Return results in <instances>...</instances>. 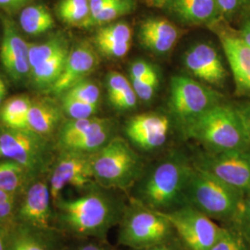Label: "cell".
Instances as JSON below:
<instances>
[{
  "mask_svg": "<svg viewBox=\"0 0 250 250\" xmlns=\"http://www.w3.org/2000/svg\"><path fill=\"white\" fill-rule=\"evenodd\" d=\"M222 20H232L250 4V0H217Z\"/></svg>",
  "mask_w": 250,
  "mask_h": 250,
  "instance_id": "obj_38",
  "label": "cell"
},
{
  "mask_svg": "<svg viewBox=\"0 0 250 250\" xmlns=\"http://www.w3.org/2000/svg\"><path fill=\"white\" fill-rule=\"evenodd\" d=\"M99 64V55L95 47L89 43L81 42L70 50L60 78L48 92L62 96L81 81L87 79Z\"/></svg>",
  "mask_w": 250,
  "mask_h": 250,
  "instance_id": "obj_16",
  "label": "cell"
},
{
  "mask_svg": "<svg viewBox=\"0 0 250 250\" xmlns=\"http://www.w3.org/2000/svg\"><path fill=\"white\" fill-rule=\"evenodd\" d=\"M156 68L152 65L151 63L145 61V60H138L132 63L130 67V79L131 83L134 81L140 80L147 74L155 70Z\"/></svg>",
  "mask_w": 250,
  "mask_h": 250,
  "instance_id": "obj_39",
  "label": "cell"
},
{
  "mask_svg": "<svg viewBox=\"0 0 250 250\" xmlns=\"http://www.w3.org/2000/svg\"><path fill=\"white\" fill-rule=\"evenodd\" d=\"M58 15L67 24L85 28L89 21V0H61Z\"/></svg>",
  "mask_w": 250,
  "mask_h": 250,
  "instance_id": "obj_28",
  "label": "cell"
},
{
  "mask_svg": "<svg viewBox=\"0 0 250 250\" xmlns=\"http://www.w3.org/2000/svg\"><path fill=\"white\" fill-rule=\"evenodd\" d=\"M217 34L231 67L237 89L250 93V46L242 40L238 32L220 29Z\"/></svg>",
  "mask_w": 250,
  "mask_h": 250,
  "instance_id": "obj_18",
  "label": "cell"
},
{
  "mask_svg": "<svg viewBox=\"0 0 250 250\" xmlns=\"http://www.w3.org/2000/svg\"><path fill=\"white\" fill-rule=\"evenodd\" d=\"M135 9L134 0H113L99 13L89 19L85 28L102 26L118 18L130 14Z\"/></svg>",
  "mask_w": 250,
  "mask_h": 250,
  "instance_id": "obj_29",
  "label": "cell"
},
{
  "mask_svg": "<svg viewBox=\"0 0 250 250\" xmlns=\"http://www.w3.org/2000/svg\"><path fill=\"white\" fill-rule=\"evenodd\" d=\"M178 37L177 27L169 20L160 17L145 20L138 30V40L141 45L159 55L170 52Z\"/></svg>",
  "mask_w": 250,
  "mask_h": 250,
  "instance_id": "obj_21",
  "label": "cell"
},
{
  "mask_svg": "<svg viewBox=\"0 0 250 250\" xmlns=\"http://www.w3.org/2000/svg\"><path fill=\"white\" fill-rule=\"evenodd\" d=\"M92 154L60 151L50 169L48 184L52 201L62 197L64 188L72 187L83 192L98 186L93 177Z\"/></svg>",
  "mask_w": 250,
  "mask_h": 250,
  "instance_id": "obj_12",
  "label": "cell"
},
{
  "mask_svg": "<svg viewBox=\"0 0 250 250\" xmlns=\"http://www.w3.org/2000/svg\"><path fill=\"white\" fill-rule=\"evenodd\" d=\"M33 101L26 96H16L6 100L0 108L3 127L10 129H29L28 116Z\"/></svg>",
  "mask_w": 250,
  "mask_h": 250,
  "instance_id": "obj_26",
  "label": "cell"
},
{
  "mask_svg": "<svg viewBox=\"0 0 250 250\" xmlns=\"http://www.w3.org/2000/svg\"><path fill=\"white\" fill-rule=\"evenodd\" d=\"M181 132L208 153L250 150V140L236 107L224 102L189 123Z\"/></svg>",
  "mask_w": 250,
  "mask_h": 250,
  "instance_id": "obj_3",
  "label": "cell"
},
{
  "mask_svg": "<svg viewBox=\"0 0 250 250\" xmlns=\"http://www.w3.org/2000/svg\"><path fill=\"white\" fill-rule=\"evenodd\" d=\"M0 80H1V78H0Z\"/></svg>",
  "mask_w": 250,
  "mask_h": 250,
  "instance_id": "obj_49",
  "label": "cell"
},
{
  "mask_svg": "<svg viewBox=\"0 0 250 250\" xmlns=\"http://www.w3.org/2000/svg\"><path fill=\"white\" fill-rule=\"evenodd\" d=\"M164 8L188 25L214 26L223 21L217 0H169Z\"/></svg>",
  "mask_w": 250,
  "mask_h": 250,
  "instance_id": "obj_19",
  "label": "cell"
},
{
  "mask_svg": "<svg viewBox=\"0 0 250 250\" xmlns=\"http://www.w3.org/2000/svg\"><path fill=\"white\" fill-rule=\"evenodd\" d=\"M48 180H32L19 197L15 224L37 229H54V207Z\"/></svg>",
  "mask_w": 250,
  "mask_h": 250,
  "instance_id": "obj_13",
  "label": "cell"
},
{
  "mask_svg": "<svg viewBox=\"0 0 250 250\" xmlns=\"http://www.w3.org/2000/svg\"><path fill=\"white\" fill-rule=\"evenodd\" d=\"M20 26L29 36H38L55 26L53 16L43 5H28L19 17Z\"/></svg>",
  "mask_w": 250,
  "mask_h": 250,
  "instance_id": "obj_25",
  "label": "cell"
},
{
  "mask_svg": "<svg viewBox=\"0 0 250 250\" xmlns=\"http://www.w3.org/2000/svg\"><path fill=\"white\" fill-rule=\"evenodd\" d=\"M113 0H89L90 12L91 16L96 15L99 13L100 10L104 9L109 3H111Z\"/></svg>",
  "mask_w": 250,
  "mask_h": 250,
  "instance_id": "obj_44",
  "label": "cell"
},
{
  "mask_svg": "<svg viewBox=\"0 0 250 250\" xmlns=\"http://www.w3.org/2000/svg\"><path fill=\"white\" fill-rule=\"evenodd\" d=\"M222 102L216 90L193 78L175 75L170 79L169 107L180 130Z\"/></svg>",
  "mask_w": 250,
  "mask_h": 250,
  "instance_id": "obj_8",
  "label": "cell"
},
{
  "mask_svg": "<svg viewBox=\"0 0 250 250\" xmlns=\"http://www.w3.org/2000/svg\"><path fill=\"white\" fill-rule=\"evenodd\" d=\"M161 213L169 221L179 241L188 250H210L224 232V225H219L188 204Z\"/></svg>",
  "mask_w": 250,
  "mask_h": 250,
  "instance_id": "obj_10",
  "label": "cell"
},
{
  "mask_svg": "<svg viewBox=\"0 0 250 250\" xmlns=\"http://www.w3.org/2000/svg\"><path fill=\"white\" fill-rule=\"evenodd\" d=\"M240 118H241L242 123L245 127L246 133L249 137L250 143V101L248 102H243L241 104H238L235 106Z\"/></svg>",
  "mask_w": 250,
  "mask_h": 250,
  "instance_id": "obj_40",
  "label": "cell"
},
{
  "mask_svg": "<svg viewBox=\"0 0 250 250\" xmlns=\"http://www.w3.org/2000/svg\"><path fill=\"white\" fill-rule=\"evenodd\" d=\"M60 232L14 224L9 228V250H65Z\"/></svg>",
  "mask_w": 250,
  "mask_h": 250,
  "instance_id": "obj_20",
  "label": "cell"
},
{
  "mask_svg": "<svg viewBox=\"0 0 250 250\" xmlns=\"http://www.w3.org/2000/svg\"><path fill=\"white\" fill-rule=\"evenodd\" d=\"M31 181L26 170L16 161H0V190L21 195Z\"/></svg>",
  "mask_w": 250,
  "mask_h": 250,
  "instance_id": "obj_27",
  "label": "cell"
},
{
  "mask_svg": "<svg viewBox=\"0 0 250 250\" xmlns=\"http://www.w3.org/2000/svg\"><path fill=\"white\" fill-rule=\"evenodd\" d=\"M209 250H250V245L234 227L224 225L222 235Z\"/></svg>",
  "mask_w": 250,
  "mask_h": 250,
  "instance_id": "obj_32",
  "label": "cell"
},
{
  "mask_svg": "<svg viewBox=\"0 0 250 250\" xmlns=\"http://www.w3.org/2000/svg\"><path fill=\"white\" fill-rule=\"evenodd\" d=\"M114 135V125L109 119L91 117L64 122L58 130L56 146L59 151L94 154Z\"/></svg>",
  "mask_w": 250,
  "mask_h": 250,
  "instance_id": "obj_9",
  "label": "cell"
},
{
  "mask_svg": "<svg viewBox=\"0 0 250 250\" xmlns=\"http://www.w3.org/2000/svg\"><path fill=\"white\" fill-rule=\"evenodd\" d=\"M67 39L62 36H52L47 41L40 44H31L29 49V59L32 68L52 58L61 50L68 47Z\"/></svg>",
  "mask_w": 250,
  "mask_h": 250,
  "instance_id": "obj_30",
  "label": "cell"
},
{
  "mask_svg": "<svg viewBox=\"0 0 250 250\" xmlns=\"http://www.w3.org/2000/svg\"><path fill=\"white\" fill-rule=\"evenodd\" d=\"M111 190L96 186L80 197L54 202V227L79 239L105 240L108 231L120 224L127 202Z\"/></svg>",
  "mask_w": 250,
  "mask_h": 250,
  "instance_id": "obj_1",
  "label": "cell"
},
{
  "mask_svg": "<svg viewBox=\"0 0 250 250\" xmlns=\"http://www.w3.org/2000/svg\"><path fill=\"white\" fill-rule=\"evenodd\" d=\"M91 165L98 186L128 193L145 170L142 159L133 146L127 139L116 135L92 154Z\"/></svg>",
  "mask_w": 250,
  "mask_h": 250,
  "instance_id": "obj_5",
  "label": "cell"
},
{
  "mask_svg": "<svg viewBox=\"0 0 250 250\" xmlns=\"http://www.w3.org/2000/svg\"><path fill=\"white\" fill-rule=\"evenodd\" d=\"M193 168L181 152L170 153L142 176L130 190V199L160 212L186 205L184 191Z\"/></svg>",
  "mask_w": 250,
  "mask_h": 250,
  "instance_id": "obj_2",
  "label": "cell"
},
{
  "mask_svg": "<svg viewBox=\"0 0 250 250\" xmlns=\"http://www.w3.org/2000/svg\"><path fill=\"white\" fill-rule=\"evenodd\" d=\"M183 62L188 72L206 83L221 86L227 78L222 58L211 44L192 45L184 55Z\"/></svg>",
  "mask_w": 250,
  "mask_h": 250,
  "instance_id": "obj_17",
  "label": "cell"
},
{
  "mask_svg": "<svg viewBox=\"0 0 250 250\" xmlns=\"http://www.w3.org/2000/svg\"><path fill=\"white\" fill-rule=\"evenodd\" d=\"M170 126L168 117L148 112L132 117L125 125V134L128 142L134 147L153 151L167 142Z\"/></svg>",
  "mask_w": 250,
  "mask_h": 250,
  "instance_id": "obj_15",
  "label": "cell"
},
{
  "mask_svg": "<svg viewBox=\"0 0 250 250\" xmlns=\"http://www.w3.org/2000/svg\"><path fill=\"white\" fill-rule=\"evenodd\" d=\"M70 50L68 46L49 60L32 68L29 78L32 84L38 89L49 91L60 78Z\"/></svg>",
  "mask_w": 250,
  "mask_h": 250,
  "instance_id": "obj_24",
  "label": "cell"
},
{
  "mask_svg": "<svg viewBox=\"0 0 250 250\" xmlns=\"http://www.w3.org/2000/svg\"><path fill=\"white\" fill-rule=\"evenodd\" d=\"M99 106L83 103L74 99L62 98V108L63 113L69 119L79 120L94 117L99 110Z\"/></svg>",
  "mask_w": 250,
  "mask_h": 250,
  "instance_id": "obj_34",
  "label": "cell"
},
{
  "mask_svg": "<svg viewBox=\"0 0 250 250\" xmlns=\"http://www.w3.org/2000/svg\"><path fill=\"white\" fill-rule=\"evenodd\" d=\"M73 250H115L112 247L105 244L103 240L99 242H87L81 244Z\"/></svg>",
  "mask_w": 250,
  "mask_h": 250,
  "instance_id": "obj_43",
  "label": "cell"
},
{
  "mask_svg": "<svg viewBox=\"0 0 250 250\" xmlns=\"http://www.w3.org/2000/svg\"><path fill=\"white\" fill-rule=\"evenodd\" d=\"M62 98L74 99L83 103L99 106L100 89L96 83L85 79L67 90L62 95Z\"/></svg>",
  "mask_w": 250,
  "mask_h": 250,
  "instance_id": "obj_31",
  "label": "cell"
},
{
  "mask_svg": "<svg viewBox=\"0 0 250 250\" xmlns=\"http://www.w3.org/2000/svg\"><path fill=\"white\" fill-rule=\"evenodd\" d=\"M141 250H188L181 242L175 238Z\"/></svg>",
  "mask_w": 250,
  "mask_h": 250,
  "instance_id": "obj_42",
  "label": "cell"
},
{
  "mask_svg": "<svg viewBox=\"0 0 250 250\" xmlns=\"http://www.w3.org/2000/svg\"><path fill=\"white\" fill-rule=\"evenodd\" d=\"M0 160L16 161L32 180L44 176L53 164V146L48 138L29 129L0 130Z\"/></svg>",
  "mask_w": 250,
  "mask_h": 250,
  "instance_id": "obj_7",
  "label": "cell"
},
{
  "mask_svg": "<svg viewBox=\"0 0 250 250\" xmlns=\"http://www.w3.org/2000/svg\"><path fill=\"white\" fill-rule=\"evenodd\" d=\"M134 92L138 99L148 102L155 96L157 89L160 85V75L157 69L153 70L149 74L143 77L142 79L134 81L131 83Z\"/></svg>",
  "mask_w": 250,
  "mask_h": 250,
  "instance_id": "obj_35",
  "label": "cell"
},
{
  "mask_svg": "<svg viewBox=\"0 0 250 250\" xmlns=\"http://www.w3.org/2000/svg\"><path fill=\"white\" fill-rule=\"evenodd\" d=\"M6 94H7V88H6V84L4 83V81L0 80V106L2 105L3 103V100L6 97Z\"/></svg>",
  "mask_w": 250,
  "mask_h": 250,
  "instance_id": "obj_47",
  "label": "cell"
},
{
  "mask_svg": "<svg viewBox=\"0 0 250 250\" xmlns=\"http://www.w3.org/2000/svg\"><path fill=\"white\" fill-rule=\"evenodd\" d=\"M228 225L234 227L250 245V194L245 196L237 214Z\"/></svg>",
  "mask_w": 250,
  "mask_h": 250,
  "instance_id": "obj_37",
  "label": "cell"
},
{
  "mask_svg": "<svg viewBox=\"0 0 250 250\" xmlns=\"http://www.w3.org/2000/svg\"><path fill=\"white\" fill-rule=\"evenodd\" d=\"M241 29H244V30H246V31H248V32L250 33V18L246 19L244 21V22L242 24Z\"/></svg>",
  "mask_w": 250,
  "mask_h": 250,
  "instance_id": "obj_48",
  "label": "cell"
},
{
  "mask_svg": "<svg viewBox=\"0 0 250 250\" xmlns=\"http://www.w3.org/2000/svg\"><path fill=\"white\" fill-rule=\"evenodd\" d=\"M118 226V244L134 250L169 241L176 235L161 212L130 198Z\"/></svg>",
  "mask_w": 250,
  "mask_h": 250,
  "instance_id": "obj_6",
  "label": "cell"
},
{
  "mask_svg": "<svg viewBox=\"0 0 250 250\" xmlns=\"http://www.w3.org/2000/svg\"><path fill=\"white\" fill-rule=\"evenodd\" d=\"M33 1L34 0H0V9L7 11H17L18 9L25 8Z\"/></svg>",
  "mask_w": 250,
  "mask_h": 250,
  "instance_id": "obj_41",
  "label": "cell"
},
{
  "mask_svg": "<svg viewBox=\"0 0 250 250\" xmlns=\"http://www.w3.org/2000/svg\"><path fill=\"white\" fill-rule=\"evenodd\" d=\"M146 5L154 8H164L169 0H145Z\"/></svg>",
  "mask_w": 250,
  "mask_h": 250,
  "instance_id": "obj_46",
  "label": "cell"
},
{
  "mask_svg": "<svg viewBox=\"0 0 250 250\" xmlns=\"http://www.w3.org/2000/svg\"><path fill=\"white\" fill-rule=\"evenodd\" d=\"M133 31L125 21L102 25L94 37V44L103 56L108 59H122L130 51Z\"/></svg>",
  "mask_w": 250,
  "mask_h": 250,
  "instance_id": "obj_22",
  "label": "cell"
},
{
  "mask_svg": "<svg viewBox=\"0 0 250 250\" xmlns=\"http://www.w3.org/2000/svg\"><path fill=\"white\" fill-rule=\"evenodd\" d=\"M3 36L0 48L2 66L14 82L30 78L31 64L29 59L30 45L20 34L17 25L7 16L1 15Z\"/></svg>",
  "mask_w": 250,
  "mask_h": 250,
  "instance_id": "obj_14",
  "label": "cell"
},
{
  "mask_svg": "<svg viewBox=\"0 0 250 250\" xmlns=\"http://www.w3.org/2000/svg\"><path fill=\"white\" fill-rule=\"evenodd\" d=\"M19 197L18 194L0 190V226L10 228L15 224Z\"/></svg>",
  "mask_w": 250,
  "mask_h": 250,
  "instance_id": "obj_33",
  "label": "cell"
},
{
  "mask_svg": "<svg viewBox=\"0 0 250 250\" xmlns=\"http://www.w3.org/2000/svg\"><path fill=\"white\" fill-rule=\"evenodd\" d=\"M62 114V108L51 100L33 101L28 116V128L48 138L49 135L60 129Z\"/></svg>",
  "mask_w": 250,
  "mask_h": 250,
  "instance_id": "obj_23",
  "label": "cell"
},
{
  "mask_svg": "<svg viewBox=\"0 0 250 250\" xmlns=\"http://www.w3.org/2000/svg\"><path fill=\"white\" fill-rule=\"evenodd\" d=\"M9 228L0 226V250H9Z\"/></svg>",
  "mask_w": 250,
  "mask_h": 250,
  "instance_id": "obj_45",
  "label": "cell"
},
{
  "mask_svg": "<svg viewBox=\"0 0 250 250\" xmlns=\"http://www.w3.org/2000/svg\"><path fill=\"white\" fill-rule=\"evenodd\" d=\"M131 86V81L128 80L122 73L116 72H109L107 76L106 87L107 99L110 105L115 103Z\"/></svg>",
  "mask_w": 250,
  "mask_h": 250,
  "instance_id": "obj_36",
  "label": "cell"
},
{
  "mask_svg": "<svg viewBox=\"0 0 250 250\" xmlns=\"http://www.w3.org/2000/svg\"><path fill=\"white\" fill-rule=\"evenodd\" d=\"M245 195L221 179L193 165L185 191V203L224 225L237 214Z\"/></svg>",
  "mask_w": 250,
  "mask_h": 250,
  "instance_id": "obj_4",
  "label": "cell"
},
{
  "mask_svg": "<svg viewBox=\"0 0 250 250\" xmlns=\"http://www.w3.org/2000/svg\"><path fill=\"white\" fill-rule=\"evenodd\" d=\"M192 163L239 190L245 196L250 194V150L201 152Z\"/></svg>",
  "mask_w": 250,
  "mask_h": 250,
  "instance_id": "obj_11",
  "label": "cell"
}]
</instances>
